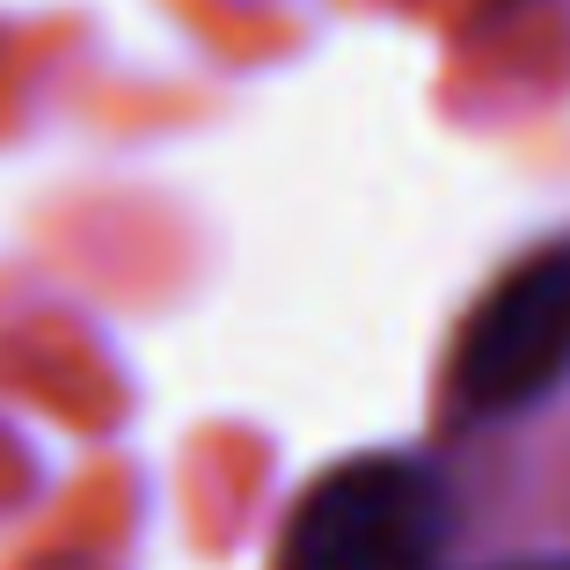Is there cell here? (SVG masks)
I'll return each instance as SVG.
<instances>
[{"mask_svg":"<svg viewBox=\"0 0 570 570\" xmlns=\"http://www.w3.org/2000/svg\"><path fill=\"white\" fill-rule=\"evenodd\" d=\"M453 534L446 475L417 453H358L285 520L278 570H439Z\"/></svg>","mask_w":570,"mask_h":570,"instance_id":"6da1fadb","label":"cell"},{"mask_svg":"<svg viewBox=\"0 0 570 570\" xmlns=\"http://www.w3.org/2000/svg\"><path fill=\"white\" fill-rule=\"evenodd\" d=\"M570 381V242L504 271L453 344V403L469 417L534 410Z\"/></svg>","mask_w":570,"mask_h":570,"instance_id":"7a4b0ae2","label":"cell"},{"mask_svg":"<svg viewBox=\"0 0 570 570\" xmlns=\"http://www.w3.org/2000/svg\"><path fill=\"white\" fill-rule=\"evenodd\" d=\"M498 570H570V556H549V563H498Z\"/></svg>","mask_w":570,"mask_h":570,"instance_id":"3957f363","label":"cell"}]
</instances>
